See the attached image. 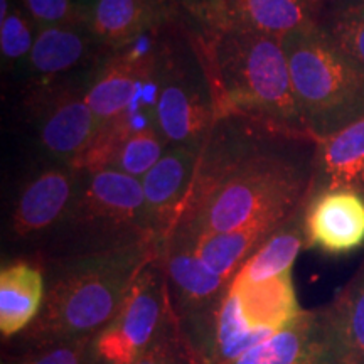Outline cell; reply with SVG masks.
<instances>
[{
    "label": "cell",
    "mask_w": 364,
    "mask_h": 364,
    "mask_svg": "<svg viewBox=\"0 0 364 364\" xmlns=\"http://www.w3.org/2000/svg\"><path fill=\"white\" fill-rule=\"evenodd\" d=\"M240 294L247 317L255 329L275 336L302 316L295 295L292 272L277 279L250 284L233 279L230 282Z\"/></svg>",
    "instance_id": "cell-20"
},
{
    "label": "cell",
    "mask_w": 364,
    "mask_h": 364,
    "mask_svg": "<svg viewBox=\"0 0 364 364\" xmlns=\"http://www.w3.org/2000/svg\"><path fill=\"white\" fill-rule=\"evenodd\" d=\"M157 83L154 120L167 145H204L218 118L201 39L188 14L161 27Z\"/></svg>",
    "instance_id": "cell-4"
},
{
    "label": "cell",
    "mask_w": 364,
    "mask_h": 364,
    "mask_svg": "<svg viewBox=\"0 0 364 364\" xmlns=\"http://www.w3.org/2000/svg\"><path fill=\"white\" fill-rule=\"evenodd\" d=\"M86 14L91 36L110 54L127 49L177 16L157 0H93Z\"/></svg>",
    "instance_id": "cell-17"
},
{
    "label": "cell",
    "mask_w": 364,
    "mask_h": 364,
    "mask_svg": "<svg viewBox=\"0 0 364 364\" xmlns=\"http://www.w3.org/2000/svg\"><path fill=\"white\" fill-rule=\"evenodd\" d=\"M364 9V0H326V16H338Z\"/></svg>",
    "instance_id": "cell-29"
},
{
    "label": "cell",
    "mask_w": 364,
    "mask_h": 364,
    "mask_svg": "<svg viewBox=\"0 0 364 364\" xmlns=\"http://www.w3.org/2000/svg\"><path fill=\"white\" fill-rule=\"evenodd\" d=\"M144 240L154 238L147 228L142 181L117 169L81 172L75 203L54 231L58 260Z\"/></svg>",
    "instance_id": "cell-6"
},
{
    "label": "cell",
    "mask_w": 364,
    "mask_h": 364,
    "mask_svg": "<svg viewBox=\"0 0 364 364\" xmlns=\"http://www.w3.org/2000/svg\"><path fill=\"white\" fill-rule=\"evenodd\" d=\"M201 150L203 145L169 147L161 161L142 177L149 233L162 250L184 211Z\"/></svg>",
    "instance_id": "cell-13"
},
{
    "label": "cell",
    "mask_w": 364,
    "mask_h": 364,
    "mask_svg": "<svg viewBox=\"0 0 364 364\" xmlns=\"http://www.w3.org/2000/svg\"><path fill=\"white\" fill-rule=\"evenodd\" d=\"M289 220L263 218L252 225L230 231V233L208 235L193 241L194 252L213 272L226 280H233L236 272L245 265L260 245Z\"/></svg>",
    "instance_id": "cell-21"
},
{
    "label": "cell",
    "mask_w": 364,
    "mask_h": 364,
    "mask_svg": "<svg viewBox=\"0 0 364 364\" xmlns=\"http://www.w3.org/2000/svg\"><path fill=\"white\" fill-rule=\"evenodd\" d=\"M81 172L51 162L27 179L11 213V233L19 240L54 233L75 203Z\"/></svg>",
    "instance_id": "cell-11"
},
{
    "label": "cell",
    "mask_w": 364,
    "mask_h": 364,
    "mask_svg": "<svg viewBox=\"0 0 364 364\" xmlns=\"http://www.w3.org/2000/svg\"><path fill=\"white\" fill-rule=\"evenodd\" d=\"M284 49L304 124L316 142L364 117V68L324 27L287 36Z\"/></svg>",
    "instance_id": "cell-5"
},
{
    "label": "cell",
    "mask_w": 364,
    "mask_h": 364,
    "mask_svg": "<svg viewBox=\"0 0 364 364\" xmlns=\"http://www.w3.org/2000/svg\"><path fill=\"white\" fill-rule=\"evenodd\" d=\"M154 240L56 262L43 311L24 331L29 351L59 343L97 339L115 318L140 272L161 257Z\"/></svg>",
    "instance_id": "cell-2"
},
{
    "label": "cell",
    "mask_w": 364,
    "mask_h": 364,
    "mask_svg": "<svg viewBox=\"0 0 364 364\" xmlns=\"http://www.w3.org/2000/svg\"><path fill=\"white\" fill-rule=\"evenodd\" d=\"M24 107L39 147L51 162L71 166L98 132L97 117L86 103V81L65 80L27 88Z\"/></svg>",
    "instance_id": "cell-8"
},
{
    "label": "cell",
    "mask_w": 364,
    "mask_h": 364,
    "mask_svg": "<svg viewBox=\"0 0 364 364\" xmlns=\"http://www.w3.org/2000/svg\"><path fill=\"white\" fill-rule=\"evenodd\" d=\"M194 24L211 78L216 118L243 117L316 142L295 98L284 39L247 31H208Z\"/></svg>",
    "instance_id": "cell-3"
},
{
    "label": "cell",
    "mask_w": 364,
    "mask_h": 364,
    "mask_svg": "<svg viewBox=\"0 0 364 364\" xmlns=\"http://www.w3.org/2000/svg\"><path fill=\"white\" fill-rule=\"evenodd\" d=\"M230 364H341L326 309L297 321Z\"/></svg>",
    "instance_id": "cell-15"
},
{
    "label": "cell",
    "mask_w": 364,
    "mask_h": 364,
    "mask_svg": "<svg viewBox=\"0 0 364 364\" xmlns=\"http://www.w3.org/2000/svg\"><path fill=\"white\" fill-rule=\"evenodd\" d=\"M19 2L38 27L86 26L88 21L86 7L75 0H19Z\"/></svg>",
    "instance_id": "cell-26"
},
{
    "label": "cell",
    "mask_w": 364,
    "mask_h": 364,
    "mask_svg": "<svg viewBox=\"0 0 364 364\" xmlns=\"http://www.w3.org/2000/svg\"><path fill=\"white\" fill-rule=\"evenodd\" d=\"M206 2L208 0H177V6H179L182 12L188 14V16H194V14L198 12Z\"/></svg>",
    "instance_id": "cell-31"
},
{
    "label": "cell",
    "mask_w": 364,
    "mask_h": 364,
    "mask_svg": "<svg viewBox=\"0 0 364 364\" xmlns=\"http://www.w3.org/2000/svg\"><path fill=\"white\" fill-rule=\"evenodd\" d=\"M38 34V26L19 0H0V56L4 70L26 66Z\"/></svg>",
    "instance_id": "cell-24"
},
{
    "label": "cell",
    "mask_w": 364,
    "mask_h": 364,
    "mask_svg": "<svg viewBox=\"0 0 364 364\" xmlns=\"http://www.w3.org/2000/svg\"><path fill=\"white\" fill-rule=\"evenodd\" d=\"M176 321L201 312L221 297L230 280L209 268L194 252L189 241L171 236L161 253Z\"/></svg>",
    "instance_id": "cell-16"
},
{
    "label": "cell",
    "mask_w": 364,
    "mask_h": 364,
    "mask_svg": "<svg viewBox=\"0 0 364 364\" xmlns=\"http://www.w3.org/2000/svg\"><path fill=\"white\" fill-rule=\"evenodd\" d=\"M341 364H364V262L326 307Z\"/></svg>",
    "instance_id": "cell-23"
},
{
    "label": "cell",
    "mask_w": 364,
    "mask_h": 364,
    "mask_svg": "<svg viewBox=\"0 0 364 364\" xmlns=\"http://www.w3.org/2000/svg\"><path fill=\"white\" fill-rule=\"evenodd\" d=\"M338 16H351V17H358V19H363L364 21V9H361V11L348 12V14H338Z\"/></svg>",
    "instance_id": "cell-33"
},
{
    "label": "cell",
    "mask_w": 364,
    "mask_h": 364,
    "mask_svg": "<svg viewBox=\"0 0 364 364\" xmlns=\"http://www.w3.org/2000/svg\"><path fill=\"white\" fill-rule=\"evenodd\" d=\"M159 33L161 27L127 49L108 54L90 71L86 103L97 117L98 127L129 112L140 86L156 78Z\"/></svg>",
    "instance_id": "cell-10"
},
{
    "label": "cell",
    "mask_w": 364,
    "mask_h": 364,
    "mask_svg": "<svg viewBox=\"0 0 364 364\" xmlns=\"http://www.w3.org/2000/svg\"><path fill=\"white\" fill-rule=\"evenodd\" d=\"M306 247L304 206L275 230L260 245V248L245 262L233 279L250 284L267 282L292 272L299 253Z\"/></svg>",
    "instance_id": "cell-22"
},
{
    "label": "cell",
    "mask_w": 364,
    "mask_h": 364,
    "mask_svg": "<svg viewBox=\"0 0 364 364\" xmlns=\"http://www.w3.org/2000/svg\"><path fill=\"white\" fill-rule=\"evenodd\" d=\"M318 2H324L326 4V0H318Z\"/></svg>",
    "instance_id": "cell-34"
},
{
    "label": "cell",
    "mask_w": 364,
    "mask_h": 364,
    "mask_svg": "<svg viewBox=\"0 0 364 364\" xmlns=\"http://www.w3.org/2000/svg\"><path fill=\"white\" fill-rule=\"evenodd\" d=\"M159 4H161V6L166 9L167 12L169 14H179V12H182L181 9H179V6H177V0H157Z\"/></svg>",
    "instance_id": "cell-32"
},
{
    "label": "cell",
    "mask_w": 364,
    "mask_h": 364,
    "mask_svg": "<svg viewBox=\"0 0 364 364\" xmlns=\"http://www.w3.org/2000/svg\"><path fill=\"white\" fill-rule=\"evenodd\" d=\"M364 191V117L314 145V191Z\"/></svg>",
    "instance_id": "cell-18"
},
{
    "label": "cell",
    "mask_w": 364,
    "mask_h": 364,
    "mask_svg": "<svg viewBox=\"0 0 364 364\" xmlns=\"http://www.w3.org/2000/svg\"><path fill=\"white\" fill-rule=\"evenodd\" d=\"M93 343L95 339H80L46 346L27 351L24 358L12 364H86Z\"/></svg>",
    "instance_id": "cell-28"
},
{
    "label": "cell",
    "mask_w": 364,
    "mask_h": 364,
    "mask_svg": "<svg viewBox=\"0 0 364 364\" xmlns=\"http://www.w3.org/2000/svg\"><path fill=\"white\" fill-rule=\"evenodd\" d=\"M46 299L44 275L29 262H14L0 272V332L14 338L39 317Z\"/></svg>",
    "instance_id": "cell-19"
},
{
    "label": "cell",
    "mask_w": 364,
    "mask_h": 364,
    "mask_svg": "<svg viewBox=\"0 0 364 364\" xmlns=\"http://www.w3.org/2000/svg\"><path fill=\"white\" fill-rule=\"evenodd\" d=\"M108 54L86 26L38 27L33 51L26 63L27 88L71 80L75 73L95 70Z\"/></svg>",
    "instance_id": "cell-14"
},
{
    "label": "cell",
    "mask_w": 364,
    "mask_h": 364,
    "mask_svg": "<svg viewBox=\"0 0 364 364\" xmlns=\"http://www.w3.org/2000/svg\"><path fill=\"white\" fill-rule=\"evenodd\" d=\"M306 248L348 257L364 247V191H314L304 204Z\"/></svg>",
    "instance_id": "cell-12"
},
{
    "label": "cell",
    "mask_w": 364,
    "mask_h": 364,
    "mask_svg": "<svg viewBox=\"0 0 364 364\" xmlns=\"http://www.w3.org/2000/svg\"><path fill=\"white\" fill-rule=\"evenodd\" d=\"M322 27L341 51L364 68V21L351 16H326Z\"/></svg>",
    "instance_id": "cell-27"
},
{
    "label": "cell",
    "mask_w": 364,
    "mask_h": 364,
    "mask_svg": "<svg viewBox=\"0 0 364 364\" xmlns=\"http://www.w3.org/2000/svg\"><path fill=\"white\" fill-rule=\"evenodd\" d=\"M316 144L243 117L218 118L203 145L174 233L186 241L230 233L263 218H290L307 201Z\"/></svg>",
    "instance_id": "cell-1"
},
{
    "label": "cell",
    "mask_w": 364,
    "mask_h": 364,
    "mask_svg": "<svg viewBox=\"0 0 364 364\" xmlns=\"http://www.w3.org/2000/svg\"><path fill=\"white\" fill-rule=\"evenodd\" d=\"M167 150L169 145L157 130L156 124L135 129L122 145L112 169L142 181V177L161 161Z\"/></svg>",
    "instance_id": "cell-25"
},
{
    "label": "cell",
    "mask_w": 364,
    "mask_h": 364,
    "mask_svg": "<svg viewBox=\"0 0 364 364\" xmlns=\"http://www.w3.org/2000/svg\"><path fill=\"white\" fill-rule=\"evenodd\" d=\"M135 364H172L169 349L162 344L154 346V348L150 349L144 358H140Z\"/></svg>",
    "instance_id": "cell-30"
},
{
    "label": "cell",
    "mask_w": 364,
    "mask_h": 364,
    "mask_svg": "<svg viewBox=\"0 0 364 364\" xmlns=\"http://www.w3.org/2000/svg\"><path fill=\"white\" fill-rule=\"evenodd\" d=\"M326 4L318 0H208L194 16L208 31H247L285 39L322 26Z\"/></svg>",
    "instance_id": "cell-9"
},
{
    "label": "cell",
    "mask_w": 364,
    "mask_h": 364,
    "mask_svg": "<svg viewBox=\"0 0 364 364\" xmlns=\"http://www.w3.org/2000/svg\"><path fill=\"white\" fill-rule=\"evenodd\" d=\"M167 314H172L161 257L140 272L115 318L100 332L93 354L100 364H135L156 339Z\"/></svg>",
    "instance_id": "cell-7"
}]
</instances>
